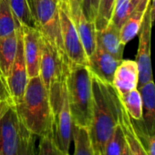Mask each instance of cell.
Returning a JSON list of instances; mask_svg holds the SVG:
<instances>
[{
	"instance_id": "18",
	"label": "cell",
	"mask_w": 155,
	"mask_h": 155,
	"mask_svg": "<svg viewBox=\"0 0 155 155\" xmlns=\"http://www.w3.org/2000/svg\"><path fill=\"white\" fill-rule=\"evenodd\" d=\"M74 23L85 53L89 58L94 53L97 47V30L95 24L94 22L87 20L82 13Z\"/></svg>"
},
{
	"instance_id": "32",
	"label": "cell",
	"mask_w": 155,
	"mask_h": 155,
	"mask_svg": "<svg viewBox=\"0 0 155 155\" xmlns=\"http://www.w3.org/2000/svg\"><path fill=\"white\" fill-rule=\"evenodd\" d=\"M150 19L152 22V25L155 23V0L150 1Z\"/></svg>"
},
{
	"instance_id": "26",
	"label": "cell",
	"mask_w": 155,
	"mask_h": 155,
	"mask_svg": "<svg viewBox=\"0 0 155 155\" xmlns=\"http://www.w3.org/2000/svg\"><path fill=\"white\" fill-rule=\"evenodd\" d=\"M125 143L126 141L122 129L118 123L110 139L109 140L106 145L104 155H121Z\"/></svg>"
},
{
	"instance_id": "24",
	"label": "cell",
	"mask_w": 155,
	"mask_h": 155,
	"mask_svg": "<svg viewBox=\"0 0 155 155\" xmlns=\"http://www.w3.org/2000/svg\"><path fill=\"white\" fill-rule=\"evenodd\" d=\"M116 0H100L97 16L94 21L96 30L104 29L111 20Z\"/></svg>"
},
{
	"instance_id": "33",
	"label": "cell",
	"mask_w": 155,
	"mask_h": 155,
	"mask_svg": "<svg viewBox=\"0 0 155 155\" xmlns=\"http://www.w3.org/2000/svg\"><path fill=\"white\" fill-rule=\"evenodd\" d=\"M121 155H130V152H129V150H128L127 143H125V145H124V148H123V150H122Z\"/></svg>"
},
{
	"instance_id": "29",
	"label": "cell",
	"mask_w": 155,
	"mask_h": 155,
	"mask_svg": "<svg viewBox=\"0 0 155 155\" xmlns=\"http://www.w3.org/2000/svg\"><path fill=\"white\" fill-rule=\"evenodd\" d=\"M100 0H82L81 3V11L85 18L91 22H94L98 8H99Z\"/></svg>"
},
{
	"instance_id": "6",
	"label": "cell",
	"mask_w": 155,
	"mask_h": 155,
	"mask_svg": "<svg viewBox=\"0 0 155 155\" xmlns=\"http://www.w3.org/2000/svg\"><path fill=\"white\" fill-rule=\"evenodd\" d=\"M150 1L145 11L139 31V48L136 56V62L139 69L138 87L142 86L145 83L153 80L150 55L151 28L153 25L150 19Z\"/></svg>"
},
{
	"instance_id": "34",
	"label": "cell",
	"mask_w": 155,
	"mask_h": 155,
	"mask_svg": "<svg viewBox=\"0 0 155 155\" xmlns=\"http://www.w3.org/2000/svg\"><path fill=\"white\" fill-rule=\"evenodd\" d=\"M59 4H64V5H67L68 7V0H59Z\"/></svg>"
},
{
	"instance_id": "25",
	"label": "cell",
	"mask_w": 155,
	"mask_h": 155,
	"mask_svg": "<svg viewBox=\"0 0 155 155\" xmlns=\"http://www.w3.org/2000/svg\"><path fill=\"white\" fill-rule=\"evenodd\" d=\"M36 138L37 137L32 134L21 122L18 155H37L35 146Z\"/></svg>"
},
{
	"instance_id": "15",
	"label": "cell",
	"mask_w": 155,
	"mask_h": 155,
	"mask_svg": "<svg viewBox=\"0 0 155 155\" xmlns=\"http://www.w3.org/2000/svg\"><path fill=\"white\" fill-rule=\"evenodd\" d=\"M97 44L117 60L123 59L124 45L120 41V29L111 22L102 30L97 31Z\"/></svg>"
},
{
	"instance_id": "30",
	"label": "cell",
	"mask_w": 155,
	"mask_h": 155,
	"mask_svg": "<svg viewBox=\"0 0 155 155\" xmlns=\"http://www.w3.org/2000/svg\"><path fill=\"white\" fill-rule=\"evenodd\" d=\"M135 125V124H134ZM136 128V126H135ZM139 139L147 153V155H155V135L147 136L136 129Z\"/></svg>"
},
{
	"instance_id": "14",
	"label": "cell",
	"mask_w": 155,
	"mask_h": 155,
	"mask_svg": "<svg viewBox=\"0 0 155 155\" xmlns=\"http://www.w3.org/2000/svg\"><path fill=\"white\" fill-rule=\"evenodd\" d=\"M118 120L120 125L130 155H147L136 131L133 120L130 118L118 96Z\"/></svg>"
},
{
	"instance_id": "27",
	"label": "cell",
	"mask_w": 155,
	"mask_h": 155,
	"mask_svg": "<svg viewBox=\"0 0 155 155\" xmlns=\"http://www.w3.org/2000/svg\"><path fill=\"white\" fill-rule=\"evenodd\" d=\"M39 139L37 155H70L64 153L58 148L52 136H45Z\"/></svg>"
},
{
	"instance_id": "3",
	"label": "cell",
	"mask_w": 155,
	"mask_h": 155,
	"mask_svg": "<svg viewBox=\"0 0 155 155\" xmlns=\"http://www.w3.org/2000/svg\"><path fill=\"white\" fill-rule=\"evenodd\" d=\"M66 89L74 124L88 130L92 121L93 94L91 73L87 66L69 63Z\"/></svg>"
},
{
	"instance_id": "7",
	"label": "cell",
	"mask_w": 155,
	"mask_h": 155,
	"mask_svg": "<svg viewBox=\"0 0 155 155\" xmlns=\"http://www.w3.org/2000/svg\"><path fill=\"white\" fill-rule=\"evenodd\" d=\"M18 42L17 55L11 67L10 72L6 79L9 93L12 97L15 105L20 103L21 101L23 100L26 88L29 80L24 56L23 36L21 28H18Z\"/></svg>"
},
{
	"instance_id": "17",
	"label": "cell",
	"mask_w": 155,
	"mask_h": 155,
	"mask_svg": "<svg viewBox=\"0 0 155 155\" xmlns=\"http://www.w3.org/2000/svg\"><path fill=\"white\" fill-rule=\"evenodd\" d=\"M18 29L16 32L0 38V75L7 79L18 50Z\"/></svg>"
},
{
	"instance_id": "5",
	"label": "cell",
	"mask_w": 155,
	"mask_h": 155,
	"mask_svg": "<svg viewBox=\"0 0 155 155\" xmlns=\"http://www.w3.org/2000/svg\"><path fill=\"white\" fill-rule=\"evenodd\" d=\"M59 20L63 47L68 61L75 65H84L88 67L89 58L67 5L59 4Z\"/></svg>"
},
{
	"instance_id": "20",
	"label": "cell",
	"mask_w": 155,
	"mask_h": 155,
	"mask_svg": "<svg viewBox=\"0 0 155 155\" xmlns=\"http://www.w3.org/2000/svg\"><path fill=\"white\" fill-rule=\"evenodd\" d=\"M72 141L74 142L72 155H95L87 129L74 124Z\"/></svg>"
},
{
	"instance_id": "21",
	"label": "cell",
	"mask_w": 155,
	"mask_h": 155,
	"mask_svg": "<svg viewBox=\"0 0 155 155\" xmlns=\"http://www.w3.org/2000/svg\"><path fill=\"white\" fill-rule=\"evenodd\" d=\"M140 1V0H116L110 22L120 29Z\"/></svg>"
},
{
	"instance_id": "9",
	"label": "cell",
	"mask_w": 155,
	"mask_h": 155,
	"mask_svg": "<svg viewBox=\"0 0 155 155\" xmlns=\"http://www.w3.org/2000/svg\"><path fill=\"white\" fill-rule=\"evenodd\" d=\"M74 122L70 113L67 91L62 104L56 114L53 116V133L52 137L58 148L66 154H69L70 143L72 141Z\"/></svg>"
},
{
	"instance_id": "19",
	"label": "cell",
	"mask_w": 155,
	"mask_h": 155,
	"mask_svg": "<svg viewBox=\"0 0 155 155\" xmlns=\"http://www.w3.org/2000/svg\"><path fill=\"white\" fill-rule=\"evenodd\" d=\"M10 7L18 28L29 27L36 28L28 0H9Z\"/></svg>"
},
{
	"instance_id": "16",
	"label": "cell",
	"mask_w": 155,
	"mask_h": 155,
	"mask_svg": "<svg viewBox=\"0 0 155 155\" xmlns=\"http://www.w3.org/2000/svg\"><path fill=\"white\" fill-rule=\"evenodd\" d=\"M150 0H140L133 12L120 28V37L121 43L125 46L139 34L141 22Z\"/></svg>"
},
{
	"instance_id": "28",
	"label": "cell",
	"mask_w": 155,
	"mask_h": 155,
	"mask_svg": "<svg viewBox=\"0 0 155 155\" xmlns=\"http://www.w3.org/2000/svg\"><path fill=\"white\" fill-rule=\"evenodd\" d=\"M14 105L15 104L9 93L7 81L4 77L0 75V119L10 107Z\"/></svg>"
},
{
	"instance_id": "13",
	"label": "cell",
	"mask_w": 155,
	"mask_h": 155,
	"mask_svg": "<svg viewBox=\"0 0 155 155\" xmlns=\"http://www.w3.org/2000/svg\"><path fill=\"white\" fill-rule=\"evenodd\" d=\"M139 85V69L136 60L122 59L114 73L112 86L119 96H122Z\"/></svg>"
},
{
	"instance_id": "12",
	"label": "cell",
	"mask_w": 155,
	"mask_h": 155,
	"mask_svg": "<svg viewBox=\"0 0 155 155\" xmlns=\"http://www.w3.org/2000/svg\"><path fill=\"white\" fill-rule=\"evenodd\" d=\"M120 62L97 44L94 53L89 58L88 68L91 75L107 84L112 85L114 73Z\"/></svg>"
},
{
	"instance_id": "2",
	"label": "cell",
	"mask_w": 155,
	"mask_h": 155,
	"mask_svg": "<svg viewBox=\"0 0 155 155\" xmlns=\"http://www.w3.org/2000/svg\"><path fill=\"white\" fill-rule=\"evenodd\" d=\"M15 109L22 124L36 137L52 136L53 111L48 92L39 76L28 80L23 100Z\"/></svg>"
},
{
	"instance_id": "4",
	"label": "cell",
	"mask_w": 155,
	"mask_h": 155,
	"mask_svg": "<svg viewBox=\"0 0 155 155\" xmlns=\"http://www.w3.org/2000/svg\"><path fill=\"white\" fill-rule=\"evenodd\" d=\"M36 28L58 51L66 56L60 28L59 0H28Z\"/></svg>"
},
{
	"instance_id": "11",
	"label": "cell",
	"mask_w": 155,
	"mask_h": 155,
	"mask_svg": "<svg viewBox=\"0 0 155 155\" xmlns=\"http://www.w3.org/2000/svg\"><path fill=\"white\" fill-rule=\"evenodd\" d=\"M142 101V117L133 120L136 129L147 136L155 135V83L152 81L138 87Z\"/></svg>"
},
{
	"instance_id": "1",
	"label": "cell",
	"mask_w": 155,
	"mask_h": 155,
	"mask_svg": "<svg viewBox=\"0 0 155 155\" xmlns=\"http://www.w3.org/2000/svg\"><path fill=\"white\" fill-rule=\"evenodd\" d=\"M93 94L92 121L88 129L95 155H104L118 120V94L111 84L91 75Z\"/></svg>"
},
{
	"instance_id": "23",
	"label": "cell",
	"mask_w": 155,
	"mask_h": 155,
	"mask_svg": "<svg viewBox=\"0 0 155 155\" xmlns=\"http://www.w3.org/2000/svg\"><path fill=\"white\" fill-rule=\"evenodd\" d=\"M18 28L9 0H0V38L16 32Z\"/></svg>"
},
{
	"instance_id": "10",
	"label": "cell",
	"mask_w": 155,
	"mask_h": 155,
	"mask_svg": "<svg viewBox=\"0 0 155 155\" xmlns=\"http://www.w3.org/2000/svg\"><path fill=\"white\" fill-rule=\"evenodd\" d=\"M21 30L23 36L24 56L28 75L30 79L39 75L42 36L37 28L21 27Z\"/></svg>"
},
{
	"instance_id": "31",
	"label": "cell",
	"mask_w": 155,
	"mask_h": 155,
	"mask_svg": "<svg viewBox=\"0 0 155 155\" xmlns=\"http://www.w3.org/2000/svg\"><path fill=\"white\" fill-rule=\"evenodd\" d=\"M68 9L69 13L72 17L73 21H76L80 15L82 13L81 11V3L82 0H68Z\"/></svg>"
},
{
	"instance_id": "22",
	"label": "cell",
	"mask_w": 155,
	"mask_h": 155,
	"mask_svg": "<svg viewBox=\"0 0 155 155\" xmlns=\"http://www.w3.org/2000/svg\"><path fill=\"white\" fill-rule=\"evenodd\" d=\"M119 98L130 118L133 120H140L142 117V101L139 90L135 89L122 96H119Z\"/></svg>"
},
{
	"instance_id": "8",
	"label": "cell",
	"mask_w": 155,
	"mask_h": 155,
	"mask_svg": "<svg viewBox=\"0 0 155 155\" xmlns=\"http://www.w3.org/2000/svg\"><path fill=\"white\" fill-rule=\"evenodd\" d=\"M21 121L15 105L0 119V155H18Z\"/></svg>"
}]
</instances>
